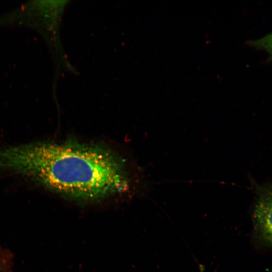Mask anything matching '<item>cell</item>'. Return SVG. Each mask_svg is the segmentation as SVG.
<instances>
[{"label":"cell","mask_w":272,"mask_h":272,"mask_svg":"<svg viewBox=\"0 0 272 272\" xmlns=\"http://www.w3.org/2000/svg\"><path fill=\"white\" fill-rule=\"evenodd\" d=\"M0 169L27 176L45 187L84 200L125 191L129 180L111 151L74 142H40L0 149Z\"/></svg>","instance_id":"obj_1"},{"label":"cell","mask_w":272,"mask_h":272,"mask_svg":"<svg viewBox=\"0 0 272 272\" xmlns=\"http://www.w3.org/2000/svg\"><path fill=\"white\" fill-rule=\"evenodd\" d=\"M253 218L262 240L272 246V184L260 189L254 205Z\"/></svg>","instance_id":"obj_2"},{"label":"cell","mask_w":272,"mask_h":272,"mask_svg":"<svg viewBox=\"0 0 272 272\" xmlns=\"http://www.w3.org/2000/svg\"><path fill=\"white\" fill-rule=\"evenodd\" d=\"M248 44L254 48L267 52L269 59L272 60V32L259 39L250 40Z\"/></svg>","instance_id":"obj_3"}]
</instances>
